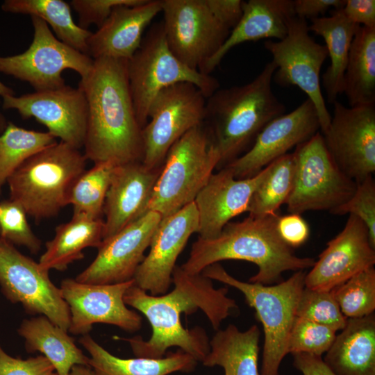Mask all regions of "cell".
Here are the masks:
<instances>
[{
  "label": "cell",
  "instance_id": "6da1fadb",
  "mask_svg": "<svg viewBox=\"0 0 375 375\" xmlns=\"http://www.w3.org/2000/svg\"><path fill=\"white\" fill-rule=\"evenodd\" d=\"M173 290L161 295L148 294L133 284L126 292L124 301L142 312L149 322L152 334L148 340L140 336L115 340L128 342L136 357L161 358L172 347L192 356L197 361L204 359L210 346L205 331L200 327L185 328L181 314L202 310L214 329L218 330L223 320L238 309L228 289L214 288L212 280L198 274H189L176 265L172 274Z\"/></svg>",
  "mask_w": 375,
  "mask_h": 375
},
{
  "label": "cell",
  "instance_id": "7a4b0ae2",
  "mask_svg": "<svg viewBox=\"0 0 375 375\" xmlns=\"http://www.w3.org/2000/svg\"><path fill=\"white\" fill-rule=\"evenodd\" d=\"M80 87L88 103L84 155L94 164L119 165L142 161V128L128 83L127 60L94 59L92 69Z\"/></svg>",
  "mask_w": 375,
  "mask_h": 375
},
{
  "label": "cell",
  "instance_id": "3957f363",
  "mask_svg": "<svg viewBox=\"0 0 375 375\" xmlns=\"http://www.w3.org/2000/svg\"><path fill=\"white\" fill-rule=\"evenodd\" d=\"M279 215L278 212L263 217L249 215L242 221L228 222L215 238L198 237L181 267L189 274H198L222 260H245L258 267L249 282L266 285L279 281L284 272L311 268L315 259L296 256L279 236L276 229Z\"/></svg>",
  "mask_w": 375,
  "mask_h": 375
},
{
  "label": "cell",
  "instance_id": "277c9868",
  "mask_svg": "<svg viewBox=\"0 0 375 375\" xmlns=\"http://www.w3.org/2000/svg\"><path fill=\"white\" fill-rule=\"evenodd\" d=\"M276 69L271 61L251 82L218 89L206 99L204 121L210 122L208 131L220 155L217 167L246 153L263 128L285 114L272 87Z\"/></svg>",
  "mask_w": 375,
  "mask_h": 375
},
{
  "label": "cell",
  "instance_id": "5b68a950",
  "mask_svg": "<svg viewBox=\"0 0 375 375\" xmlns=\"http://www.w3.org/2000/svg\"><path fill=\"white\" fill-rule=\"evenodd\" d=\"M84 153L56 142L22 164L8 178L10 199L19 203L35 222L56 216L68 205L75 181L85 171Z\"/></svg>",
  "mask_w": 375,
  "mask_h": 375
},
{
  "label": "cell",
  "instance_id": "8992f818",
  "mask_svg": "<svg viewBox=\"0 0 375 375\" xmlns=\"http://www.w3.org/2000/svg\"><path fill=\"white\" fill-rule=\"evenodd\" d=\"M201 274L243 294L263 328L265 340L260 375H279L281 362L288 353L290 335L305 287L303 270L295 272L286 281L274 285L241 281L230 275L218 262L208 266Z\"/></svg>",
  "mask_w": 375,
  "mask_h": 375
},
{
  "label": "cell",
  "instance_id": "52a82bcc",
  "mask_svg": "<svg viewBox=\"0 0 375 375\" xmlns=\"http://www.w3.org/2000/svg\"><path fill=\"white\" fill-rule=\"evenodd\" d=\"M203 124L187 132L169 149L148 210L162 218L177 212L194 202L218 167L219 151Z\"/></svg>",
  "mask_w": 375,
  "mask_h": 375
},
{
  "label": "cell",
  "instance_id": "ba28073f",
  "mask_svg": "<svg viewBox=\"0 0 375 375\" xmlns=\"http://www.w3.org/2000/svg\"><path fill=\"white\" fill-rule=\"evenodd\" d=\"M127 74L136 116L142 128L147 122L152 101L164 89L189 83L208 99L219 88L215 78L189 67L176 57L167 43L162 21L150 27L139 49L127 60Z\"/></svg>",
  "mask_w": 375,
  "mask_h": 375
},
{
  "label": "cell",
  "instance_id": "9c48e42d",
  "mask_svg": "<svg viewBox=\"0 0 375 375\" xmlns=\"http://www.w3.org/2000/svg\"><path fill=\"white\" fill-rule=\"evenodd\" d=\"M292 155L293 184L285 203L289 213L331 212L353 195L356 183L336 165L321 132L297 145Z\"/></svg>",
  "mask_w": 375,
  "mask_h": 375
},
{
  "label": "cell",
  "instance_id": "30bf717a",
  "mask_svg": "<svg viewBox=\"0 0 375 375\" xmlns=\"http://www.w3.org/2000/svg\"><path fill=\"white\" fill-rule=\"evenodd\" d=\"M33 38L24 52L0 56V72L29 83L35 91L54 90L65 85L62 73L72 69L81 79L91 72L94 59L59 40L41 19L31 17Z\"/></svg>",
  "mask_w": 375,
  "mask_h": 375
},
{
  "label": "cell",
  "instance_id": "8fae6325",
  "mask_svg": "<svg viewBox=\"0 0 375 375\" xmlns=\"http://www.w3.org/2000/svg\"><path fill=\"white\" fill-rule=\"evenodd\" d=\"M206 99L198 88L189 83L169 86L155 97L142 130V162L146 167H160L170 147L203 123Z\"/></svg>",
  "mask_w": 375,
  "mask_h": 375
},
{
  "label": "cell",
  "instance_id": "7c38bea8",
  "mask_svg": "<svg viewBox=\"0 0 375 375\" xmlns=\"http://www.w3.org/2000/svg\"><path fill=\"white\" fill-rule=\"evenodd\" d=\"M309 32L306 20L295 16L283 40H267L264 46L276 67L274 81L281 86H297L307 94L316 109L322 133L331 118L320 83V72L328 52L326 46L316 42Z\"/></svg>",
  "mask_w": 375,
  "mask_h": 375
},
{
  "label": "cell",
  "instance_id": "4fadbf2b",
  "mask_svg": "<svg viewBox=\"0 0 375 375\" xmlns=\"http://www.w3.org/2000/svg\"><path fill=\"white\" fill-rule=\"evenodd\" d=\"M0 288L12 303H19L32 316L43 315L68 331L70 313L60 288L49 271L0 238Z\"/></svg>",
  "mask_w": 375,
  "mask_h": 375
},
{
  "label": "cell",
  "instance_id": "5bb4252c",
  "mask_svg": "<svg viewBox=\"0 0 375 375\" xmlns=\"http://www.w3.org/2000/svg\"><path fill=\"white\" fill-rule=\"evenodd\" d=\"M162 24L172 52L199 70L223 45L231 30L208 7L206 0H161Z\"/></svg>",
  "mask_w": 375,
  "mask_h": 375
},
{
  "label": "cell",
  "instance_id": "9a60e30c",
  "mask_svg": "<svg viewBox=\"0 0 375 375\" xmlns=\"http://www.w3.org/2000/svg\"><path fill=\"white\" fill-rule=\"evenodd\" d=\"M333 103V115L321 133L336 165L358 183L375 172V107Z\"/></svg>",
  "mask_w": 375,
  "mask_h": 375
},
{
  "label": "cell",
  "instance_id": "2e32d148",
  "mask_svg": "<svg viewBox=\"0 0 375 375\" xmlns=\"http://www.w3.org/2000/svg\"><path fill=\"white\" fill-rule=\"evenodd\" d=\"M134 280L112 284H89L65 278L60 286L70 313L68 333L89 334L94 324L116 326L128 332L142 326V317L127 308L124 301L126 290Z\"/></svg>",
  "mask_w": 375,
  "mask_h": 375
},
{
  "label": "cell",
  "instance_id": "e0dca14e",
  "mask_svg": "<svg viewBox=\"0 0 375 375\" xmlns=\"http://www.w3.org/2000/svg\"><path fill=\"white\" fill-rule=\"evenodd\" d=\"M3 109L16 110L27 119L35 118L56 138L77 149L84 145L88 103L80 87L64 85L21 96L3 97Z\"/></svg>",
  "mask_w": 375,
  "mask_h": 375
},
{
  "label": "cell",
  "instance_id": "ac0fdd59",
  "mask_svg": "<svg viewBox=\"0 0 375 375\" xmlns=\"http://www.w3.org/2000/svg\"><path fill=\"white\" fill-rule=\"evenodd\" d=\"M162 217L148 210L102 241L94 260L74 278L89 284H112L133 279Z\"/></svg>",
  "mask_w": 375,
  "mask_h": 375
},
{
  "label": "cell",
  "instance_id": "d6986e66",
  "mask_svg": "<svg viewBox=\"0 0 375 375\" xmlns=\"http://www.w3.org/2000/svg\"><path fill=\"white\" fill-rule=\"evenodd\" d=\"M320 129L316 109L309 99L267 124L251 147L227 164L237 179L255 176L276 159L307 141Z\"/></svg>",
  "mask_w": 375,
  "mask_h": 375
},
{
  "label": "cell",
  "instance_id": "ffe728a7",
  "mask_svg": "<svg viewBox=\"0 0 375 375\" xmlns=\"http://www.w3.org/2000/svg\"><path fill=\"white\" fill-rule=\"evenodd\" d=\"M375 264V247L363 222L349 215L343 229L327 242L311 270L306 274L305 287L331 291L353 276Z\"/></svg>",
  "mask_w": 375,
  "mask_h": 375
},
{
  "label": "cell",
  "instance_id": "44dd1931",
  "mask_svg": "<svg viewBox=\"0 0 375 375\" xmlns=\"http://www.w3.org/2000/svg\"><path fill=\"white\" fill-rule=\"evenodd\" d=\"M198 214L194 202L164 217L150 244V251L138 266L134 284L152 295L165 294L172 283L177 258L190 236L197 233Z\"/></svg>",
  "mask_w": 375,
  "mask_h": 375
},
{
  "label": "cell",
  "instance_id": "7402d4cb",
  "mask_svg": "<svg viewBox=\"0 0 375 375\" xmlns=\"http://www.w3.org/2000/svg\"><path fill=\"white\" fill-rule=\"evenodd\" d=\"M268 171L269 165L255 176L242 179L235 178L226 167L213 173L194 201L199 238H216L233 218L247 212L253 193Z\"/></svg>",
  "mask_w": 375,
  "mask_h": 375
},
{
  "label": "cell",
  "instance_id": "603a6c76",
  "mask_svg": "<svg viewBox=\"0 0 375 375\" xmlns=\"http://www.w3.org/2000/svg\"><path fill=\"white\" fill-rule=\"evenodd\" d=\"M162 166L150 169L142 161L116 165L106 195L103 240L114 235L148 211Z\"/></svg>",
  "mask_w": 375,
  "mask_h": 375
},
{
  "label": "cell",
  "instance_id": "cb8c5ba5",
  "mask_svg": "<svg viewBox=\"0 0 375 375\" xmlns=\"http://www.w3.org/2000/svg\"><path fill=\"white\" fill-rule=\"evenodd\" d=\"M161 11V0H145L136 6L115 7L90 36L88 55L92 59L129 60L140 47L144 30Z\"/></svg>",
  "mask_w": 375,
  "mask_h": 375
},
{
  "label": "cell",
  "instance_id": "d4e9b609",
  "mask_svg": "<svg viewBox=\"0 0 375 375\" xmlns=\"http://www.w3.org/2000/svg\"><path fill=\"white\" fill-rule=\"evenodd\" d=\"M296 16L292 0L243 1L242 15L228 37L199 72L210 75L228 52L242 43L265 38L283 40Z\"/></svg>",
  "mask_w": 375,
  "mask_h": 375
},
{
  "label": "cell",
  "instance_id": "484cf974",
  "mask_svg": "<svg viewBox=\"0 0 375 375\" xmlns=\"http://www.w3.org/2000/svg\"><path fill=\"white\" fill-rule=\"evenodd\" d=\"M323 359L336 375H375V315L347 319Z\"/></svg>",
  "mask_w": 375,
  "mask_h": 375
},
{
  "label": "cell",
  "instance_id": "4316f807",
  "mask_svg": "<svg viewBox=\"0 0 375 375\" xmlns=\"http://www.w3.org/2000/svg\"><path fill=\"white\" fill-rule=\"evenodd\" d=\"M17 333L24 340L26 351L40 352L53 365L58 375H69L76 365L89 366V356L77 347L68 331L45 316L24 319Z\"/></svg>",
  "mask_w": 375,
  "mask_h": 375
},
{
  "label": "cell",
  "instance_id": "83f0119b",
  "mask_svg": "<svg viewBox=\"0 0 375 375\" xmlns=\"http://www.w3.org/2000/svg\"><path fill=\"white\" fill-rule=\"evenodd\" d=\"M78 342L89 353V366L97 375H168L176 372H190L197 362L181 350L161 358H119L89 334L82 335Z\"/></svg>",
  "mask_w": 375,
  "mask_h": 375
},
{
  "label": "cell",
  "instance_id": "f1b7e54d",
  "mask_svg": "<svg viewBox=\"0 0 375 375\" xmlns=\"http://www.w3.org/2000/svg\"><path fill=\"white\" fill-rule=\"evenodd\" d=\"M359 26L347 19L342 8L333 10L329 17L313 19L308 25L309 31L321 36L326 43L330 65L322 75V86L330 103L343 93L349 50Z\"/></svg>",
  "mask_w": 375,
  "mask_h": 375
},
{
  "label": "cell",
  "instance_id": "f546056e",
  "mask_svg": "<svg viewBox=\"0 0 375 375\" xmlns=\"http://www.w3.org/2000/svg\"><path fill=\"white\" fill-rule=\"evenodd\" d=\"M103 220L73 215L56 227L54 238L47 242L39 264L45 270L65 271L68 265L84 258L83 249L99 248L103 241Z\"/></svg>",
  "mask_w": 375,
  "mask_h": 375
},
{
  "label": "cell",
  "instance_id": "4dcf8cb0",
  "mask_svg": "<svg viewBox=\"0 0 375 375\" xmlns=\"http://www.w3.org/2000/svg\"><path fill=\"white\" fill-rule=\"evenodd\" d=\"M259 338L256 325L241 331L229 324L225 329L217 330L209 341L210 349L202 363L206 367H222L224 375H260Z\"/></svg>",
  "mask_w": 375,
  "mask_h": 375
},
{
  "label": "cell",
  "instance_id": "1f68e13d",
  "mask_svg": "<svg viewBox=\"0 0 375 375\" xmlns=\"http://www.w3.org/2000/svg\"><path fill=\"white\" fill-rule=\"evenodd\" d=\"M343 93L349 107L375 103V27L359 26L349 50Z\"/></svg>",
  "mask_w": 375,
  "mask_h": 375
},
{
  "label": "cell",
  "instance_id": "d6a6232c",
  "mask_svg": "<svg viewBox=\"0 0 375 375\" xmlns=\"http://www.w3.org/2000/svg\"><path fill=\"white\" fill-rule=\"evenodd\" d=\"M1 10L28 15L43 20L63 43L88 55V41L92 32L76 24L69 3L63 0H5Z\"/></svg>",
  "mask_w": 375,
  "mask_h": 375
},
{
  "label": "cell",
  "instance_id": "836d02e7",
  "mask_svg": "<svg viewBox=\"0 0 375 375\" xmlns=\"http://www.w3.org/2000/svg\"><path fill=\"white\" fill-rule=\"evenodd\" d=\"M294 178L292 153L269 164V171L253 193L247 208L249 215L263 217L278 212L292 191Z\"/></svg>",
  "mask_w": 375,
  "mask_h": 375
},
{
  "label": "cell",
  "instance_id": "e575fe53",
  "mask_svg": "<svg viewBox=\"0 0 375 375\" xmlns=\"http://www.w3.org/2000/svg\"><path fill=\"white\" fill-rule=\"evenodd\" d=\"M56 142L49 132L28 130L12 122L0 135V192L9 176L27 159Z\"/></svg>",
  "mask_w": 375,
  "mask_h": 375
},
{
  "label": "cell",
  "instance_id": "d590c367",
  "mask_svg": "<svg viewBox=\"0 0 375 375\" xmlns=\"http://www.w3.org/2000/svg\"><path fill=\"white\" fill-rule=\"evenodd\" d=\"M115 166L110 162L94 164L75 181L67 201L73 206V215L102 219L106 195Z\"/></svg>",
  "mask_w": 375,
  "mask_h": 375
},
{
  "label": "cell",
  "instance_id": "8d00e7d4",
  "mask_svg": "<svg viewBox=\"0 0 375 375\" xmlns=\"http://www.w3.org/2000/svg\"><path fill=\"white\" fill-rule=\"evenodd\" d=\"M347 319L360 318L375 310V269L371 267L331 290Z\"/></svg>",
  "mask_w": 375,
  "mask_h": 375
},
{
  "label": "cell",
  "instance_id": "74e56055",
  "mask_svg": "<svg viewBox=\"0 0 375 375\" xmlns=\"http://www.w3.org/2000/svg\"><path fill=\"white\" fill-rule=\"evenodd\" d=\"M297 316L329 327L336 332L344 328L347 318L331 291L304 287L297 308Z\"/></svg>",
  "mask_w": 375,
  "mask_h": 375
},
{
  "label": "cell",
  "instance_id": "f35d334b",
  "mask_svg": "<svg viewBox=\"0 0 375 375\" xmlns=\"http://www.w3.org/2000/svg\"><path fill=\"white\" fill-rule=\"evenodd\" d=\"M0 238L13 245L23 246L37 254L42 245L27 221V214L17 201L9 199L1 203Z\"/></svg>",
  "mask_w": 375,
  "mask_h": 375
},
{
  "label": "cell",
  "instance_id": "ab89813d",
  "mask_svg": "<svg viewBox=\"0 0 375 375\" xmlns=\"http://www.w3.org/2000/svg\"><path fill=\"white\" fill-rule=\"evenodd\" d=\"M336 331L310 320L296 317L290 333L288 353H308L320 356L331 347Z\"/></svg>",
  "mask_w": 375,
  "mask_h": 375
},
{
  "label": "cell",
  "instance_id": "60d3db41",
  "mask_svg": "<svg viewBox=\"0 0 375 375\" xmlns=\"http://www.w3.org/2000/svg\"><path fill=\"white\" fill-rule=\"evenodd\" d=\"M333 215H353L368 228L372 245L375 247V181L373 175L356 183L353 195L330 212Z\"/></svg>",
  "mask_w": 375,
  "mask_h": 375
},
{
  "label": "cell",
  "instance_id": "b9f144b4",
  "mask_svg": "<svg viewBox=\"0 0 375 375\" xmlns=\"http://www.w3.org/2000/svg\"><path fill=\"white\" fill-rule=\"evenodd\" d=\"M145 0H72L69 4L78 17V25L84 28L91 24L100 27L112 10L119 6H136Z\"/></svg>",
  "mask_w": 375,
  "mask_h": 375
},
{
  "label": "cell",
  "instance_id": "7bdbcfd3",
  "mask_svg": "<svg viewBox=\"0 0 375 375\" xmlns=\"http://www.w3.org/2000/svg\"><path fill=\"white\" fill-rule=\"evenodd\" d=\"M0 375H58L43 355L27 359L13 358L0 345Z\"/></svg>",
  "mask_w": 375,
  "mask_h": 375
},
{
  "label": "cell",
  "instance_id": "ee69618b",
  "mask_svg": "<svg viewBox=\"0 0 375 375\" xmlns=\"http://www.w3.org/2000/svg\"><path fill=\"white\" fill-rule=\"evenodd\" d=\"M276 229L283 241L291 248L301 246L310 235L308 224L301 215L298 214L279 215Z\"/></svg>",
  "mask_w": 375,
  "mask_h": 375
},
{
  "label": "cell",
  "instance_id": "f6af8a7d",
  "mask_svg": "<svg viewBox=\"0 0 375 375\" xmlns=\"http://www.w3.org/2000/svg\"><path fill=\"white\" fill-rule=\"evenodd\" d=\"M206 3L217 19L231 31L242 17L243 1L206 0Z\"/></svg>",
  "mask_w": 375,
  "mask_h": 375
},
{
  "label": "cell",
  "instance_id": "bcb514c9",
  "mask_svg": "<svg viewBox=\"0 0 375 375\" xmlns=\"http://www.w3.org/2000/svg\"><path fill=\"white\" fill-rule=\"evenodd\" d=\"M342 10L347 19L353 24L368 28L375 27L374 0H345Z\"/></svg>",
  "mask_w": 375,
  "mask_h": 375
},
{
  "label": "cell",
  "instance_id": "7dc6e473",
  "mask_svg": "<svg viewBox=\"0 0 375 375\" xmlns=\"http://www.w3.org/2000/svg\"><path fill=\"white\" fill-rule=\"evenodd\" d=\"M345 0H294L293 8L297 17L315 19L320 14L324 15L330 8L338 10L342 8Z\"/></svg>",
  "mask_w": 375,
  "mask_h": 375
},
{
  "label": "cell",
  "instance_id": "c3c4849f",
  "mask_svg": "<svg viewBox=\"0 0 375 375\" xmlns=\"http://www.w3.org/2000/svg\"><path fill=\"white\" fill-rule=\"evenodd\" d=\"M293 365L303 375H336L320 356L308 353H294Z\"/></svg>",
  "mask_w": 375,
  "mask_h": 375
},
{
  "label": "cell",
  "instance_id": "681fc988",
  "mask_svg": "<svg viewBox=\"0 0 375 375\" xmlns=\"http://www.w3.org/2000/svg\"><path fill=\"white\" fill-rule=\"evenodd\" d=\"M69 375H97L90 366L74 365Z\"/></svg>",
  "mask_w": 375,
  "mask_h": 375
},
{
  "label": "cell",
  "instance_id": "f907efd6",
  "mask_svg": "<svg viewBox=\"0 0 375 375\" xmlns=\"http://www.w3.org/2000/svg\"><path fill=\"white\" fill-rule=\"evenodd\" d=\"M8 95H15V92L0 81V97H4Z\"/></svg>",
  "mask_w": 375,
  "mask_h": 375
},
{
  "label": "cell",
  "instance_id": "816d5d0a",
  "mask_svg": "<svg viewBox=\"0 0 375 375\" xmlns=\"http://www.w3.org/2000/svg\"><path fill=\"white\" fill-rule=\"evenodd\" d=\"M8 124L6 119L3 115L0 112V132L3 131Z\"/></svg>",
  "mask_w": 375,
  "mask_h": 375
},
{
  "label": "cell",
  "instance_id": "f5cc1de1",
  "mask_svg": "<svg viewBox=\"0 0 375 375\" xmlns=\"http://www.w3.org/2000/svg\"><path fill=\"white\" fill-rule=\"evenodd\" d=\"M0 210H1V203H0Z\"/></svg>",
  "mask_w": 375,
  "mask_h": 375
}]
</instances>
